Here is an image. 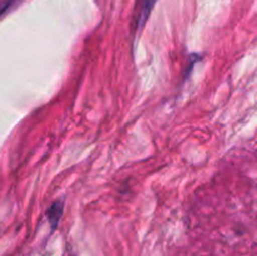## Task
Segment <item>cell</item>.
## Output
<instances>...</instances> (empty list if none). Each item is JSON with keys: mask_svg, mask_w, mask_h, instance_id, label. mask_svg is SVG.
Masks as SVG:
<instances>
[{"mask_svg": "<svg viewBox=\"0 0 257 256\" xmlns=\"http://www.w3.org/2000/svg\"><path fill=\"white\" fill-rule=\"evenodd\" d=\"M158 0H140L137 7V13H136L135 17V23H136V29H141L143 28V25L146 24L147 19L150 18L151 12L155 8L156 3Z\"/></svg>", "mask_w": 257, "mask_h": 256, "instance_id": "obj_1", "label": "cell"}, {"mask_svg": "<svg viewBox=\"0 0 257 256\" xmlns=\"http://www.w3.org/2000/svg\"><path fill=\"white\" fill-rule=\"evenodd\" d=\"M18 2H19V0H2V2H0V17H2L5 12H8L13 5L17 4Z\"/></svg>", "mask_w": 257, "mask_h": 256, "instance_id": "obj_3", "label": "cell"}, {"mask_svg": "<svg viewBox=\"0 0 257 256\" xmlns=\"http://www.w3.org/2000/svg\"><path fill=\"white\" fill-rule=\"evenodd\" d=\"M63 210H64V203H63V201H55V202H53L52 205H50V207L48 208L47 216L52 230H55V227H57L58 223H59L60 217H62L63 215Z\"/></svg>", "mask_w": 257, "mask_h": 256, "instance_id": "obj_2", "label": "cell"}]
</instances>
